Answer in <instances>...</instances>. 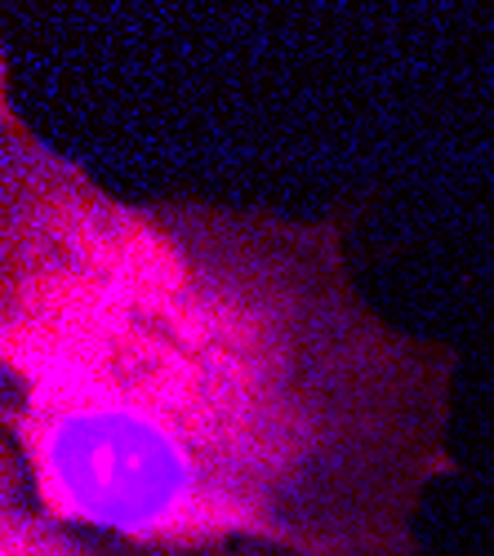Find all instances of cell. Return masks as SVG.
Wrapping results in <instances>:
<instances>
[{"label":"cell","instance_id":"obj_1","mask_svg":"<svg viewBox=\"0 0 494 556\" xmlns=\"http://www.w3.org/2000/svg\"><path fill=\"white\" fill-rule=\"evenodd\" d=\"M343 214L125 201L0 89V463L134 543L423 556L459 352L366 299Z\"/></svg>","mask_w":494,"mask_h":556},{"label":"cell","instance_id":"obj_2","mask_svg":"<svg viewBox=\"0 0 494 556\" xmlns=\"http://www.w3.org/2000/svg\"><path fill=\"white\" fill-rule=\"evenodd\" d=\"M0 556H299L273 543H134L116 534H94L59 526L40 513L18 485V477L0 463Z\"/></svg>","mask_w":494,"mask_h":556}]
</instances>
